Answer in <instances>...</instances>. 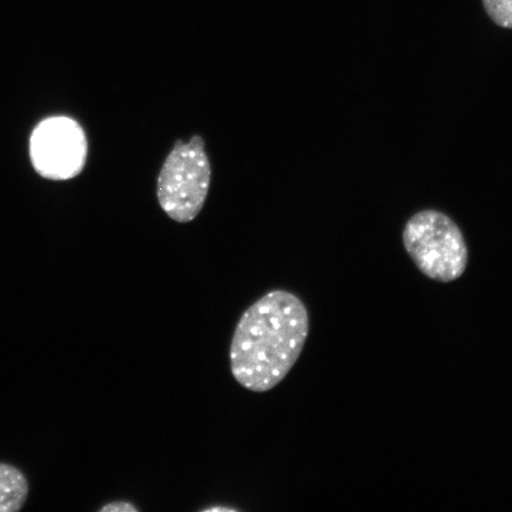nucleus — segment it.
Masks as SVG:
<instances>
[{"instance_id":"obj_1","label":"nucleus","mask_w":512,"mask_h":512,"mask_svg":"<svg viewBox=\"0 0 512 512\" xmlns=\"http://www.w3.org/2000/svg\"><path fill=\"white\" fill-rule=\"evenodd\" d=\"M309 329V313L296 294H265L236 326L230 345L235 380L255 393L278 386L302 355Z\"/></svg>"},{"instance_id":"obj_2","label":"nucleus","mask_w":512,"mask_h":512,"mask_svg":"<svg viewBox=\"0 0 512 512\" xmlns=\"http://www.w3.org/2000/svg\"><path fill=\"white\" fill-rule=\"evenodd\" d=\"M403 245L420 272L439 283H452L466 271L469 253L463 233L440 211L415 214L403 230Z\"/></svg>"},{"instance_id":"obj_3","label":"nucleus","mask_w":512,"mask_h":512,"mask_svg":"<svg viewBox=\"0 0 512 512\" xmlns=\"http://www.w3.org/2000/svg\"><path fill=\"white\" fill-rule=\"evenodd\" d=\"M210 176L204 140L196 136L185 144L177 142L158 178L160 207L179 223L194 220L207 200Z\"/></svg>"},{"instance_id":"obj_4","label":"nucleus","mask_w":512,"mask_h":512,"mask_svg":"<svg viewBox=\"0 0 512 512\" xmlns=\"http://www.w3.org/2000/svg\"><path fill=\"white\" fill-rule=\"evenodd\" d=\"M30 155L38 174L66 181L78 176L86 164L87 139L82 127L67 117H53L35 128Z\"/></svg>"},{"instance_id":"obj_5","label":"nucleus","mask_w":512,"mask_h":512,"mask_svg":"<svg viewBox=\"0 0 512 512\" xmlns=\"http://www.w3.org/2000/svg\"><path fill=\"white\" fill-rule=\"evenodd\" d=\"M29 495L27 478L17 467L0 463V512H16L23 508Z\"/></svg>"},{"instance_id":"obj_6","label":"nucleus","mask_w":512,"mask_h":512,"mask_svg":"<svg viewBox=\"0 0 512 512\" xmlns=\"http://www.w3.org/2000/svg\"><path fill=\"white\" fill-rule=\"evenodd\" d=\"M486 14L499 27L512 29V0H483Z\"/></svg>"},{"instance_id":"obj_7","label":"nucleus","mask_w":512,"mask_h":512,"mask_svg":"<svg viewBox=\"0 0 512 512\" xmlns=\"http://www.w3.org/2000/svg\"><path fill=\"white\" fill-rule=\"evenodd\" d=\"M102 512H117V511H138L132 504L126 502H115L105 505L100 509Z\"/></svg>"},{"instance_id":"obj_8","label":"nucleus","mask_w":512,"mask_h":512,"mask_svg":"<svg viewBox=\"0 0 512 512\" xmlns=\"http://www.w3.org/2000/svg\"><path fill=\"white\" fill-rule=\"evenodd\" d=\"M230 511L232 509H229V508H219V507H216V508H213V509H207V511Z\"/></svg>"}]
</instances>
